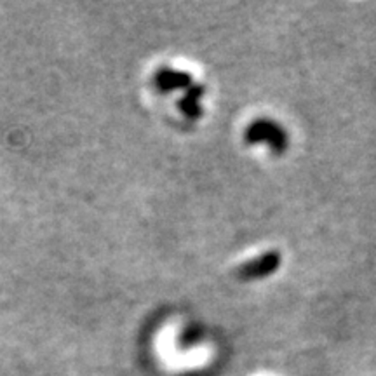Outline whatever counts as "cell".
I'll return each instance as SVG.
<instances>
[{"mask_svg": "<svg viewBox=\"0 0 376 376\" xmlns=\"http://www.w3.org/2000/svg\"><path fill=\"white\" fill-rule=\"evenodd\" d=\"M246 141L251 145H267L272 152L281 153L288 148V134L281 124L261 119L253 123L246 131Z\"/></svg>", "mask_w": 376, "mask_h": 376, "instance_id": "cell-1", "label": "cell"}, {"mask_svg": "<svg viewBox=\"0 0 376 376\" xmlns=\"http://www.w3.org/2000/svg\"><path fill=\"white\" fill-rule=\"evenodd\" d=\"M281 265V254L272 251V253H265L261 256L254 258L239 268V277L244 281H254V279L267 277V275L274 274Z\"/></svg>", "mask_w": 376, "mask_h": 376, "instance_id": "cell-2", "label": "cell"}, {"mask_svg": "<svg viewBox=\"0 0 376 376\" xmlns=\"http://www.w3.org/2000/svg\"><path fill=\"white\" fill-rule=\"evenodd\" d=\"M155 85L164 92L176 91V89H188L192 85V77L187 71L164 68L155 75Z\"/></svg>", "mask_w": 376, "mask_h": 376, "instance_id": "cell-3", "label": "cell"}, {"mask_svg": "<svg viewBox=\"0 0 376 376\" xmlns=\"http://www.w3.org/2000/svg\"><path fill=\"white\" fill-rule=\"evenodd\" d=\"M204 88L200 85H192L187 89V95L181 98L180 110L188 117V119H199L202 113V106H200V99H202Z\"/></svg>", "mask_w": 376, "mask_h": 376, "instance_id": "cell-4", "label": "cell"}]
</instances>
